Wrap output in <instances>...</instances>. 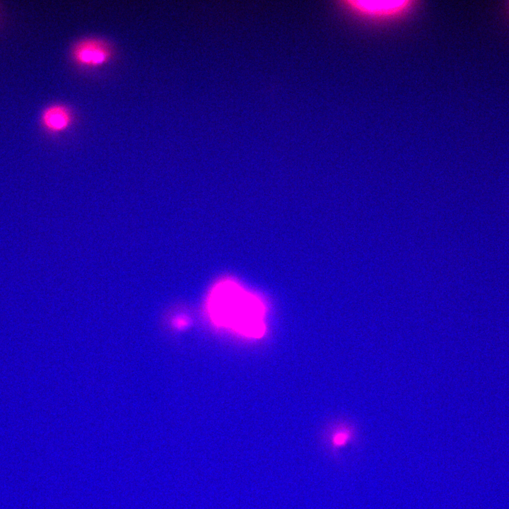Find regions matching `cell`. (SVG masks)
I'll use <instances>...</instances> for the list:
<instances>
[{
    "mask_svg": "<svg viewBox=\"0 0 509 509\" xmlns=\"http://www.w3.org/2000/svg\"><path fill=\"white\" fill-rule=\"evenodd\" d=\"M71 57L78 66L97 68L109 62L112 57L110 44L100 38L85 37L74 44Z\"/></svg>",
    "mask_w": 509,
    "mask_h": 509,
    "instance_id": "3957f363",
    "label": "cell"
},
{
    "mask_svg": "<svg viewBox=\"0 0 509 509\" xmlns=\"http://www.w3.org/2000/svg\"><path fill=\"white\" fill-rule=\"evenodd\" d=\"M188 322H188L187 319L185 317H177L174 321L175 326V327H177V328H182V327H186L187 325Z\"/></svg>",
    "mask_w": 509,
    "mask_h": 509,
    "instance_id": "8992f818",
    "label": "cell"
},
{
    "mask_svg": "<svg viewBox=\"0 0 509 509\" xmlns=\"http://www.w3.org/2000/svg\"><path fill=\"white\" fill-rule=\"evenodd\" d=\"M406 1H350L349 4L356 10L372 15H387L402 11L408 4Z\"/></svg>",
    "mask_w": 509,
    "mask_h": 509,
    "instance_id": "5b68a950",
    "label": "cell"
},
{
    "mask_svg": "<svg viewBox=\"0 0 509 509\" xmlns=\"http://www.w3.org/2000/svg\"><path fill=\"white\" fill-rule=\"evenodd\" d=\"M41 126L52 134L67 130L72 124L73 115L71 110L62 103H54L47 106L40 116Z\"/></svg>",
    "mask_w": 509,
    "mask_h": 509,
    "instance_id": "277c9868",
    "label": "cell"
},
{
    "mask_svg": "<svg viewBox=\"0 0 509 509\" xmlns=\"http://www.w3.org/2000/svg\"><path fill=\"white\" fill-rule=\"evenodd\" d=\"M322 439L323 447L333 460L339 462L344 450L357 447L361 443L357 423L350 418L338 419L327 429Z\"/></svg>",
    "mask_w": 509,
    "mask_h": 509,
    "instance_id": "7a4b0ae2",
    "label": "cell"
},
{
    "mask_svg": "<svg viewBox=\"0 0 509 509\" xmlns=\"http://www.w3.org/2000/svg\"><path fill=\"white\" fill-rule=\"evenodd\" d=\"M207 310L217 326L252 338H259L265 332L264 303L231 280L214 286L208 297Z\"/></svg>",
    "mask_w": 509,
    "mask_h": 509,
    "instance_id": "6da1fadb",
    "label": "cell"
}]
</instances>
